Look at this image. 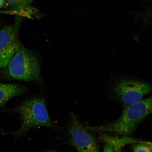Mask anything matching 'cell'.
<instances>
[{
    "instance_id": "obj_1",
    "label": "cell",
    "mask_w": 152,
    "mask_h": 152,
    "mask_svg": "<svg viewBox=\"0 0 152 152\" xmlns=\"http://www.w3.org/2000/svg\"><path fill=\"white\" fill-rule=\"evenodd\" d=\"M152 111L151 96L137 103L125 105L121 117L115 121L107 124L88 128L98 132L129 136L134 133L139 124L151 114Z\"/></svg>"
},
{
    "instance_id": "obj_2",
    "label": "cell",
    "mask_w": 152,
    "mask_h": 152,
    "mask_svg": "<svg viewBox=\"0 0 152 152\" xmlns=\"http://www.w3.org/2000/svg\"><path fill=\"white\" fill-rule=\"evenodd\" d=\"M8 111L20 114L22 123L20 128L18 130L12 132L5 133V134L20 137L30 129L41 127L56 130L59 129L49 116L45 100L42 98H35L26 100L18 107Z\"/></svg>"
},
{
    "instance_id": "obj_3",
    "label": "cell",
    "mask_w": 152,
    "mask_h": 152,
    "mask_svg": "<svg viewBox=\"0 0 152 152\" xmlns=\"http://www.w3.org/2000/svg\"><path fill=\"white\" fill-rule=\"evenodd\" d=\"M7 73L12 78L40 83L42 77L39 60L34 53L23 45L9 61Z\"/></svg>"
},
{
    "instance_id": "obj_4",
    "label": "cell",
    "mask_w": 152,
    "mask_h": 152,
    "mask_svg": "<svg viewBox=\"0 0 152 152\" xmlns=\"http://www.w3.org/2000/svg\"><path fill=\"white\" fill-rule=\"evenodd\" d=\"M150 83L137 79L119 78L113 81L112 90L125 105L137 103L151 92Z\"/></svg>"
},
{
    "instance_id": "obj_5",
    "label": "cell",
    "mask_w": 152,
    "mask_h": 152,
    "mask_svg": "<svg viewBox=\"0 0 152 152\" xmlns=\"http://www.w3.org/2000/svg\"><path fill=\"white\" fill-rule=\"evenodd\" d=\"M70 119L69 131L71 142L77 152H100L94 136L73 113H71Z\"/></svg>"
},
{
    "instance_id": "obj_6",
    "label": "cell",
    "mask_w": 152,
    "mask_h": 152,
    "mask_svg": "<svg viewBox=\"0 0 152 152\" xmlns=\"http://www.w3.org/2000/svg\"><path fill=\"white\" fill-rule=\"evenodd\" d=\"M20 23L6 26L0 30V69L7 68L21 45L18 37Z\"/></svg>"
},
{
    "instance_id": "obj_7",
    "label": "cell",
    "mask_w": 152,
    "mask_h": 152,
    "mask_svg": "<svg viewBox=\"0 0 152 152\" xmlns=\"http://www.w3.org/2000/svg\"><path fill=\"white\" fill-rule=\"evenodd\" d=\"M26 90L23 85L0 82V107H3L14 97L23 94Z\"/></svg>"
},
{
    "instance_id": "obj_8",
    "label": "cell",
    "mask_w": 152,
    "mask_h": 152,
    "mask_svg": "<svg viewBox=\"0 0 152 152\" xmlns=\"http://www.w3.org/2000/svg\"><path fill=\"white\" fill-rule=\"evenodd\" d=\"M102 138L105 144H109L121 149L128 144H135L140 141L129 136L117 137L106 134L102 135Z\"/></svg>"
},
{
    "instance_id": "obj_9",
    "label": "cell",
    "mask_w": 152,
    "mask_h": 152,
    "mask_svg": "<svg viewBox=\"0 0 152 152\" xmlns=\"http://www.w3.org/2000/svg\"><path fill=\"white\" fill-rule=\"evenodd\" d=\"M10 7L16 10L26 8L32 2L33 0H5Z\"/></svg>"
},
{
    "instance_id": "obj_10",
    "label": "cell",
    "mask_w": 152,
    "mask_h": 152,
    "mask_svg": "<svg viewBox=\"0 0 152 152\" xmlns=\"http://www.w3.org/2000/svg\"><path fill=\"white\" fill-rule=\"evenodd\" d=\"M134 152H152V143L150 142L140 141L135 143Z\"/></svg>"
},
{
    "instance_id": "obj_11",
    "label": "cell",
    "mask_w": 152,
    "mask_h": 152,
    "mask_svg": "<svg viewBox=\"0 0 152 152\" xmlns=\"http://www.w3.org/2000/svg\"><path fill=\"white\" fill-rule=\"evenodd\" d=\"M122 149L110 144H106L102 152H122Z\"/></svg>"
},
{
    "instance_id": "obj_12",
    "label": "cell",
    "mask_w": 152,
    "mask_h": 152,
    "mask_svg": "<svg viewBox=\"0 0 152 152\" xmlns=\"http://www.w3.org/2000/svg\"><path fill=\"white\" fill-rule=\"evenodd\" d=\"M0 14H11V11L0 10Z\"/></svg>"
},
{
    "instance_id": "obj_13",
    "label": "cell",
    "mask_w": 152,
    "mask_h": 152,
    "mask_svg": "<svg viewBox=\"0 0 152 152\" xmlns=\"http://www.w3.org/2000/svg\"><path fill=\"white\" fill-rule=\"evenodd\" d=\"M4 0H0V8H2L4 5Z\"/></svg>"
},
{
    "instance_id": "obj_14",
    "label": "cell",
    "mask_w": 152,
    "mask_h": 152,
    "mask_svg": "<svg viewBox=\"0 0 152 152\" xmlns=\"http://www.w3.org/2000/svg\"><path fill=\"white\" fill-rule=\"evenodd\" d=\"M45 152H58L54 151V150H47V151H45Z\"/></svg>"
}]
</instances>
